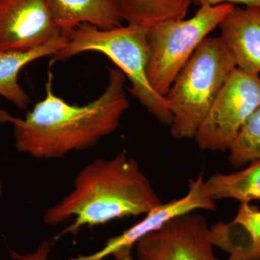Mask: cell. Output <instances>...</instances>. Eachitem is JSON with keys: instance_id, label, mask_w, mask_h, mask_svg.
<instances>
[{"instance_id": "6da1fadb", "label": "cell", "mask_w": 260, "mask_h": 260, "mask_svg": "<svg viewBox=\"0 0 260 260\" xmlns=\"http://www.w3.org/2000/svg\"><path fill=\"white\" fill-rule=\"evenodd\" d=\"M125 80L119 68L109 69L104 93L93 102L78 106L54 94L53 75L49 73L44 99L23 119L0 109V123L13 125L17 150L32 158H59L93 148L118 129L129 108Z\"/></svg>"}, {"instance_id": "7a4b0ae2", "label": "cell", "mask_w": 260, "mask_h": 260, "mask_svg": "<svg viewBox=\"0 0 260 260\" xmlns=\"http://www.w3.org/2000/svg\"><path fill=\"white\" fill-rule=\"evenodd\" d=\"M162 203L150 179L134 158L124 152L110 159L97 158L77 174L69 194L46 210L43 221L50 226L72 219L54 240L84 227L140 216Z\"/></svg>"}, {"instance_id": "3957f363", "label": "cell", "mask_w": 260, "mask_h": 260, "mask_svg": "<svg viewBox=\"0 0 260 260\" xmlns=\"http://www.w3.org/2000/svg\"><path fill=\"white\" fill-rule=\"evenodd\" d=\"M147 34L129 24L110 30L82 24L68 36L64 47L51 56V64L88 51L104 54L129 80V93L155 119L170 126L173 117L167 99L154 90L147 76L150 60Z\"/></svg>"}, {"instance_id": "277c9868", "label": "cell", "mask_w": 260, "mask_h": 260, "mask_svg": "<svg viewBox=\"0 0 260 260\" xmlns=\"http://www.w3.org/2000/svg\"><path fill=\"white\" fill-rule=\"evenodd\" d=\"M237 68L232 54L220 37L200 44L166 95L175 139H192L219 92Z\"/></svg>"}, {"instance_id": "5b68a950", "label": "cell", "mask_w": 260, "mask_h": 260, "mask_svg": "<svg viewBox=\"0 0 260 260\" xmlns=\"http://www.w3.org/2000/svg\"><path fill=\"white\" fill-rule=\"evenodd\" d=\"M234 7L229 3L205 5L190 18L169 22L148 30L150 60L147 76L154 90L162 96L167 95L193 53Z\"/></svg>"}, {"instance_id": "8992f818", "label": "cell", "mask_w": 260, "mask_h": 260, "mask_svg": "<svg viewBox=\"0 0 260 260\" xmlns=\"http://www.w3.org/2000/svg\"><path fill=\"white\" fill-rule=\"evenodd\" d=\"M260 107V76L236 68L194 137L200 149L229 151L242 126Z\"/></svg>"}, {"instance_id": "52a82bcc", "label": "cell", "mask_w": 260, "mask_h": 260, "mask_svg": "<svg viewBox=\"0 0 260 260\" xmlns=\"http://www.w3.org/2000/svg\"><path fill=\"white\" fill-rule=\"evenodd\" d=\"M217 206L208 194L205 185L203 173L188 183V191L184 196L161 203L144 218L115 237L109 238L99 250L87 255H78L66 260H104L111 256L113 260H133L135 246L143 238L158 230L172 219L193 213L198 210H215Z\"/></svg>"}, {"instance_id": "ba28073f", "label": "cell", "mask_w": 260, "mask_h": 260, "mask_svg": "<svg viewBox=\"0 0 260 260\" xmlns=\"http://www.w3.org/2000/svg\"><path fill=\"white\" fill-rule=\"evenodd\" d=\"M214 248L206 219L193 212L143 238L135 252L137 260H219Z\"/></svg>"}, {"instance_id": "9c48e42d", "label": "cell", "mask_w": 260, "mask_h": 260, "mask_svg": "<svg viewBox=\"0 0 260 260\" xmlns=\"http://www.w3.org/2000/svg\"><path fill=\"white\" fill-rule=\"evenodd\" d=\"M64 39L50 0H0V51L29 50Z\"/></svg>"}, {"instance_id": "30bf717a", "label": "cell", "mask_w": 260, "mask_h": 260, "mask_svg": "<svg viewBox=\"0 0 260 260\" xmlns=\"http://www.w3.org/2000/svg\"><path fill=\"white\" fill-rule=\"evenodd\" d=\"M220 39L235 60L237 68L260 74V8H234L218 25Z\"/></svg>"}, {"instance_id": "8fae6325", "label": "cell", "mask_w": 260, "mask_h": 260, "mask_svg": "<svg viewBox=\"0 0 260 260\" xmlns=\"http://www.w3.org/2000/svg\"><path fill=\"white\" fill-rule=\"evenodd\" d=\"M215 248L227 254L225 260H260V210L242 203L232 221L210 227Z\"/></svg>"}, {"instance_id": "7c38bea8", "label": "cell", "mask_w": 260, "mask_h": 260, "mask_svg": "<svg viewBox=\"0 0 260 260\" xmlns=\"http://www.w3.org/2000/svg\"><path fill=\"white\" fill-rule=\"evenodd\" d=\"M50 9L56 28L68 38L82 24L101 30L122 25V0H50Z\"/></svg>"}, {"instance_id": "4fadbf2b", "label": "cell", "mask_w": 260, "mask_h": 260, "mask_svg": "<svg viewBox=\"0 0 260 260\" xmlns=\"http://www.w3.org/2000/svg\"><path fill=\"white\" fill-rule=\"evenodd\" d=\"M67 41L61 39L29 50L0 51V95L18 109H26L30 99L18 83L19 73L32 61L55 54Z\"/></svg>"}, {"instance_id": "5bb4252c", "label": "cell", "mask_w": 260, "mask_h": 260, "mask_svg": "<svg viewBox=\"0 0 260 260\" xmlns=\"http://www.w3.org/2000/svg\"><path fill=\"white\" fill-rule=\"evenodd\" d=\"M205 185L214 201L232 199L242 204L260 200V160L237 172L213 174L205 180Z\"/></svg>"}, {"instance_id": "9a60e30c", "label": "cell", "mask_w": 260, "mask_h": 260, "mask_svg": "<svg viewBox=\"0 0 260 260\" xmlns=\"http://www.w3.org/2000/svg\"><path fill=\"white\" fill-rule=\"evenodd\" d=\"M191 0H122L124 21L149 30L186 18Z\"/></svg>"}, {"instance_id": "2e32d148", "label": "cell", "mask_w": 260, "mask_h": 260, "mask_svg": "<svg viewBox=\"0 0 260 260\" xmlns=\"http://www.w3.org/2000/svg\"><path fill=\"white\" fill-rule=\"evenodd\" d=\"M229 151V161L234 167L260 160V107L246 121Z\"/></svg>"}, {"instance_id": "e0dca14e", "label": "cell", "mask_w": 260, "mask_h": 260, "mask_svg": "<svg viewBox=\"0 0 260 260\" xmlns=\"http://www.w3.org/2000/svg\"><path fill=\"white\" fill-rule=\"evenodd\" d=\"M51 250V243L44 240L32 252L22 254L15 251L10 250V255L15 260H49Z\"/></svg>"}, {"instance_id": "ac0fdd59", "label": "cell", "mask_w": 260, "mask_h": 260, "mask_svg": "<svg viewBox=\"0 0 260 260\" xmlns=\"http://www.w3.org/2000/svg\"><path fill=\"white\" fill-rule=\"evenodd\" d=\"M192 3L198 7L205 6H214L224 4V3H229V4H242L245 5V7H255V8H260V0H191Z\"/></svg>"}, {"instance_id": "d6986e66", "label": "cell", "mask_w": 260, "mask_h": 260, "mask_svg": "<svg viewBox=\"0 0 260 260\" xmlns=\"http://www.w3.org/2000/svg\"><path fill=\"white\" fill-rule=\"evenodd\" d=\"M2 195V184H1V181H0V198H1Z\"/></svg>"}]
</instances>
